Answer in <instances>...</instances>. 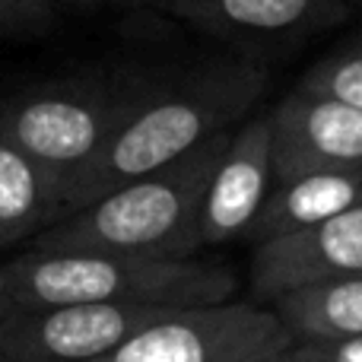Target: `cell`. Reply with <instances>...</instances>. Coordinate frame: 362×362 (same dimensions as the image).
<instances>
[{
  "mask_svg": "<svg viewBox=\"0 0 362 362\" xmlns=\"http://www.w3.org/2000/svg\"><path fill=\"white\" fill-rule=\"evenodd\" d=\"M264 86L267 74L245 57L210 61L172 80L137 86L102 156L67 194L61 219L127 181L191 156L206 140L238 127L257 105Z\"/></svg>",
  "mask_w": 362,
  "mask_h": 362,
  "instance_id": "6da1fadb",
  "label": "cell"
},
{
  "mask_svg": "<svg viewBox=\"0 0 362 362\" xmlns=\"http://www.w3.org/2000/svg\"><path fill=\"white\" fill-rule=\"evenodd\" d=\"M16 308L150 305L204 308L232 302V267L200 257H137L108 251H35L4 264Z\"/></svg>",
  "mask_w": 362,
  "mask_h": 362,
  "instance_id": "7a4b0ae2",
  "label": "cell"
},
{
  "mask_svg": "<svg viewBox=\"0 0 362 362\" xmlns=\"http://www.w3.org/2000/svg\"><path fill=\"white\" fill-rule=\"evenodd\" d=\"M232 131L206 140L178 163L134 178L95 204L64 216L32 242L35 251H108L137 257H194L206 181Z\"/></svg>",
  "mask_w": 362,
  "mask_h": 362,
  "instance_id": "3957f363",
  "label": "cell"
},
{
  "mask_svg": "<svg viewBox=\"0 0 362 362\" xmlns=\"http://www.w3.org/2000/svg\"><path fill=\"white\" fill-rule=\"evenodd\" d=\"M137 86L140 83L108 76L48 80L0 99V121L10 137L48 169L67 200L118 131Z\"/></svg>",
  "mask_w": 362,
  "mask_h": 362,
  "instance_id": "277c9868",
  "label": "cell"
},
{
  "mask_svg": "<svg viewBox=\"0 0 362 362\" xmlns=\"http://www.w3.org/2000/svg\"><path fill=\"white\" fill-rule=\"evenodd\" d=\"M293 344L274 308L223 302L165 315L93 362H255Z\"/></svg>",
  "mask_w": 362,
  "mask_h": 362,
  "instance_id": "5b68a950",
  "label": "cell"
},
{
  "mask_svg": "<svg viewBox=\"0 0 362 362\" xmlns=\"http://www.w3.org/2000/svg\"><path fill=\"white\" fill-rule=\"evenodd\" d=\"M181 308L51 305L16 308L0 327V362H93Z\"/></svg>",
  "mask_w": 362,
  "mask_h": 362,
  "instance_id": "8992f818",
  "label": "cell"
},
{
  "mask_svg": "<svg viewBox=\"0 0 362 362\" xmlns=\"http://www.w3.org/2000/svg\"><path fill=\"white\" fill-rule=\"evenodd\" d=\"M274 187V127L270 112L248 115L232 127L200 204V248L248 238L264 200Z\"/></svg>",
  "mask_w": 362,
  "mask_h": 362,
  "instance_id": "52a82bcc",
  "label": "cell"
},
{
  "mask_svg": "<svg viewBox=\"0 0 362 362\" xmlns=\"http://www.w3.org/2000/svg\"><path fill=\"white\" fill-rule=\"evenodd\" d=\"M353 276H362V204L251 251V289L270 302Z\"/></svg>",
  "mask_w": 362,
  "mask_h": 362,
  "instance_id": "ba28073f",
  "label": "cell"
},
{
  "mask_svg": "<svg viewBox=\"0 0 362 362\" xmlns=\"http://www.w3.org/2000/svg\"><path fill=\"white\" fill-rule=\"evenodd\" d=\"M274 181L302 172H362V108L296 86L270 108Z\"/></svg>",
  "mask_w": 362,
  "mask_h": 362,
  "instance_id": "9c48e42d",
  "label": "cell"
},
{
  "mask_svg": "<svg viewBox=\"0 0 362 362\" xmlns=\"http://www.w3.org/2000/svg\"><path fill=\"white\" fill-rule=\"evenodd\" d=\"M165 13L232 42H293L350 16V0H165Z\"/></svg>",
  "mask_w": 362,
  "mask_h": 362,
  "instance_id": "30bf717a",
  "label": "cell"
},
{
  "mask_svg": "<svg viewBox=\"0 0 362 362\" xmlns=\"http://www.w3.org/2000/svg\"><path fill=\"white\" fill-rule=\"evenodd\" d=\"M362 204V172H302L274 181L248 238L255 245L312 229Z\"/></svg>",
  "mask_w": 362,
  "mask_h": 362,
  "instance_id": "8fae6325",
  "label": "cell"
},
{
  "mask_svg": "<svg viewBox=\"0 0 362 362\" xmlns=\"http://www.w3.org/2000/svg\"><path fill=\"white\" fill-rule=\"evenodd\" d=\"M61 187L0 121V248L35 242L61 219Z\"/></svg>",
  "mask_w": 362,
  "mask_h": 362,
  "instance_id": "7c38bea8",
  "label": "cell"
},
{
  "mask_svg": "<svg viewBox=\"0 0 362 362\" xmlns=\"http://www.w3.org/2000/svg\"><path fill=\"white\" fill-rule=\"evenodd\" d=\"M274 312L296 340L362 337V276L280 296Z\"/></svg>",
  "mask_w": 362,
  "mask_h": 362,
  "instance_id": "4fadbf2b",
  "label": "cell"
},
{
  "mask_svg": "<svg viewBox=\"0 0 362 362\" xmlns=\"http://www.w3.org/2000/svg\"><path fill=\"white\" fill-rule=\"evenodd\" d=\"M299 89L344 99L350 105L362 108V35L337 45L331 54L312 64L305 70V76L299 80Z\"/></svg>",
  "mask_w": 362,
  "mask_h": 362,
  "instance_id": "5bb4252c",
  "label": "cell"
},
{
  "mask_svg": "<svg viewBox=\"0 0 362 362\" xmlns=\"http://www.w3.org/2000/svg\"><path fill=\"white\" fill-rule=\"evenodd\" d=\"M54 0H0V38H35L54 23Z\"/></svg>",
  "mask_w": 362,
  "mask_h": 362,
  "instance_id": "9a60e30c",
  "label": "cell"
},
{
  "mask_svg": "<svg viewBox=\"0 0 362 362\" xmlns=\"http://www.w3.org/2000/svg\"><path fill=\"white\" fill-rule=\"evenodd\" d=\"M293 353L302 362H362V337L296 340Z\"/></svg>",
  "mask_w": 362,
  "mask_h": 362,
  "instance_id": "2e32d148",
  "label": "cell"
},
{
  "mask_svg": "<svg viewBox=\"0 0 362 362\" xmlns=\"http://www.w3.org/2000/svg\"><path fill=\"white\" fill-rule=\"evenodd\" d=\"M54 6H74V10H137V6H159L165 0H54Z\"/></svg>",
  "mask_w": 362,
  "mask_h": 362,
  "instance_id": "e0dca14e",
  "label": "cell"
},
{
  "mask_svg": "<svg viewBox=\"0 0 362 362\" xmlns=\"http://www.w3.org/2000/svg\"><path fill=\"white\" fill-rule=\"evenodd\" d=\"M16 312V302H13V293H10V280H6V267L0 264V327L10 315Z\"/></svg>",
  "mask_w": 362,
  "mask_h": 362,
  "instance_id": "ac0fdd59",
  "label": "cell"
},
{
  "mask_svg": "<svg viewBox=\"0 0 362 362\" xmlns=\"http://www.w3.org/2000/svg\"><path fill=\"white\" fill-rule=\"evenodd\" d=\"M255 362H302V359L296 356V353H293V346H289V350L270 353V356H264V359H255Z\"/></svg>",
  "mask_w": 362,
  "mask_h": 362,
  "instance_id": "d6986e66",
  "label": "cell"
}]
</instances>
